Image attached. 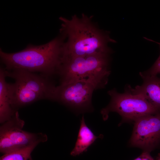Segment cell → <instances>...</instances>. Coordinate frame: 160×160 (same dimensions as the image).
<instances>
[{"instance_id": "1", "label": "cell", "mask_w": 160, "mask_h": 160, "mask_svg": "<svg viewBox=\"0 0 160 160\" xmlns=\"http://www.w3.org/2000/svg\"><path fill=\"white\" fill-rule=\"evenodd\" d=\"M59 19L62 22L60 32L67 39L63 44V57L111 52L108 43L115 41L97 26L92 17L82 14L80 17L75 15L70 19L62 17Z\"/></svg>"}, {"instance_id": "2", "label": "cell", "mask_w": 160, "mask_h": 160, "mask_svg": "<svg viewBox=\"0 0 160 160\" xmlns=\"http://www.w3.org/2000/svg\"><path fill=\"white\" fill-rule=\"evenodd\" d=\"M64 40L57 37L44 44L29 45L23 50L7 53L0 49L1 60L6 70L21 69L51 78L58 75L62 57Z\"/></svg>"}, {"instance_id": "3", "label": "cell", "mask_w": 160, "mask_h": 160, "mask_svg": "<svg viewBox=\"0 0 160 160\" xmlns=\"http://www.w3.org/2000/svg\"><path fill=\"white\" fill-rule=\"evenodd\" d=\"M4 68L6 77L15 80L9 83L11 104L15 111L39 100H52L56 86L50 78L23 69Z\"/></svg>"}, {"instance_id": "4", "label": "cell", "mask_w": 160, "mask_h": 160, "mask_svg": "<svg viewBox=\"0 0 160 160\" xmlns=\"http://www.w3.org/2000/svg\"><path fill=\"white\" fill-rule=\"evenodd\" d=\"M109 54L62 57L58 73L60 84L79 80L91 83L96 89L103 88L111 73Z\"/></svg>"}, {"instance_id": "5", "label": "cell", "mask_w": 160, "mask_h": 160, "mask_svg": "<svg viewBox=\"0 0 160 160\" xmlns=\"http://www.w3.org/2000/svg\"><path fill=\"white\" fill-rule=\"evenodd\" d=\"M108 93L111 98L110 102L100 112L104 121L108 119L111 112L118 113L124 121H134L146 115L160 113V110L143 96L132 94L129 89L123 93L118 92L115 89Z\"/></svg>"}, {"instance_id": "6", "label": "cell", "mask_w": 160, "mask_h": 160, "mask_svg": "<svg viewBox=\"0 0 160 160\" xmlns=\"http://www.w3.org/2000/svg\"><path fill=\"white\" fill-rule=\"evenodd\" d=\"M24 121L16 111L12 117L2 124L0 128V151L4 154L35 143L46 142L47 135L40 132L33 133L23 129Z\"/></svg>"}, {"instance_id": "7", "label": "cell", "mask_w": 160, "mask_h": 160, "mask_svg": "<svg viewBox=\"0 0 160 160\" xmlns=\"http://www.w3.org/2000/svg\"><path fill=\"white\" fill-rule=\"evenodd\" d=\"M95 87L89 82L73 80L56 86L52 100L61 103L77 114L91 111Z\"/></svg>"}, {"instance_id": "8", "label": "cell", "mask_w": 160, "mask_h": 160, "mask_svg": "<svg viewBox=\"0 0 160 160\" xmlns=\"http://www.w3.org/2000/svg\"><path fill=\"white\" fill-rule=\"evenodd\" d=\"M134 122L131 145L150 152L160 142V113L142 116Z\"/></svg>"}, {"instance_id": "9", "label": "cell", "mask_w": 160, "mask_h": 160, "mask_svg": "<svg viewBox=\"0 0 160 160\" xmlns=\"http://www.w3.org/2000/svg\"><path fill=\"white\" fill-rule=\"evenodd\" d=\"M143 81L141 85H137L134 89L128 87L134 94L140 95L151 104L160 110V78L150 76L140 73Z\"/></svg>"}, {"instance_id": "10", "label": "cell", "mask_w": 160, "mask_h": 160, "mask_svg": "<svg viewBox=\"0 0 160 160\" xmlns=\"http://www.w3.org/2000/svg\"><path fill=\"white\" fill-rule=\"evenodd\" d=\"M6 77L4 68L1 67L0 69V122L1 124L10 119L16 111L13 109L11 104L9 83L6 81Z\"/></svg>"}, {"instance_id": "11", "label": "cell", "mask_w": 160, "mask_h": 160, "mask_svg": "<svg viewBox=\"0 0 160 160\" xmlns=\"http://www.w3.org/2000/svg\"><path fill=\"white\" fill-rule=\"evenodd\" d=\"M102 135L97 136L86 125L84 115L80 121V125L75 146L70 153L73 156H76L87 151L88 147L96 140L101 138Z\"/></svg>"}, {"instance_id": "12", "label": "cell", "mask_w": 160, "mask_h": 160, "mask_svg": "<svg viewBox=\"0 0 160 160\" xmlns=\"http://www.w3.org/2000/svg\"><path fill=\"white\" fill-rule=\"evenodd\" d=\"M39 144L35 143L27 147L4 154L1 157L0 160H28L36 146Z\"/></svg>"}, {"instance_id": "13", "label": "cell", "mask_w": 160, "mask_h": 160, "mask_svg": "<svg viewBox=\"0 0 160 160\" xmlns=\"http://www.w3.org/2000/svg\"><path fill=\"white\" fill-rule=\"evenodd\" d=\"M158 44L160 48V43ZM142 73L150 76H156L158 74L160 73V54L159 57L151 68L145 73Z\"/></svg>"}, {"instance_id": "14", "label": "cell", "mask_w": 160, "mask_h": 160, "mask_svg": "<svg viewBox=\"0 0 160 160\" xmlns=\"http://www.w3.org/2000/svg\"><path fill=\"white\" fill-rule=\"evenodd\" d=\"M150 152L147 151H143L141 154L142 156V160H154L151 156Z\"/></svg>"}, {"instance_id": "15", "label": "cell", "mask_w": 160, "mask_h": 160, "mask_svg": "<svg viewBox=\"0 0 160 160\" xmlns=\"http://www.w3.org/2000/svg\"><path fill=\"white\" fill-rule=\"evenodd\" d=\"M142 154L139 156L138 157L134 159V160H142Z\"/></svg>"}, {"instance_id": "16", "label": "cell", "mask_w": 160, "mask_h": 160, "mask_svg": "<svg viewBox=\"0 0 160 160\" xmlns=\"http://www.w3.org/2000/svg\"><path fill=\"white\" fill-rule=\"evenodd\" d=\"M156 159L157 160H160V153H158Z\"/></svg>"}, {"instance_id": "17", "label": "cell", "mask_w": 160, "mask_h": 160, "mask_svg": "<svg viewBox=\"0 0 160 160\" xmlns=\"http://www.w3.org/2000/svg\"><path fill=\"white\" fill-rule=\"evenodd\" d=\"M29 159L30 160H32V159H31V156L30 157V158Z\"/></svg>"}]
</instances>
